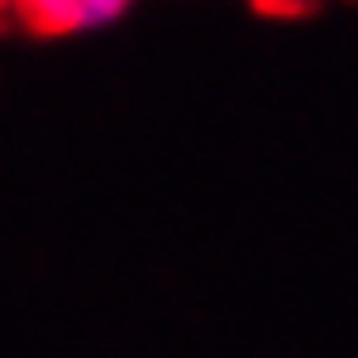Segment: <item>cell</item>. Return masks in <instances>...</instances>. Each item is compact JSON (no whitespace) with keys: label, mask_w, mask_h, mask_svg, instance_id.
<instances>
[{"label":"cell","mask_w":358,"mask_h":358,"mask_svg":"<svg viewBox=\"0 0 358 358\" xmlns=\"http://www.w3.org/2000/svg\"><path fill=\"white\" fill-rule=\"evenodd\" d=\"M29 0H0V10H24Z\"/></svg>","instance_id":"cell-2"},{"label":"cell","mask_w":358,"mask_h":358,"mask_svg":"<svg viewBox=\"0 0 358 358\" xmlns=\"http://www.w3.org/2000/svg\"><path fill=\"white\" fill-rule=\"evenodd\" d=\"M124 10H129V0H29L20 15L43 34H77V29L110 24Z\"/></svg>","instance_id":"cell-1"}]
</instances>
